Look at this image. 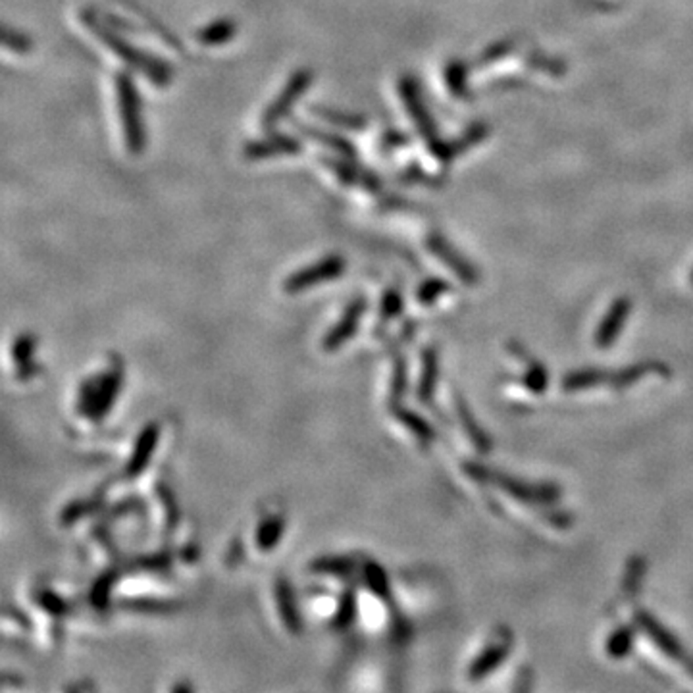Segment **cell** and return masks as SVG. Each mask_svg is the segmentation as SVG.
<instances>
[{"label": "cell", "mask_w": 693, "mask_h": 693, "mask_svg": "<svg viewBox=\"0 0 693 693\" xmlns=\"http://www.w3.org/2000/svg\"><path fill=\"white\" fill-rule=\"evenodd\" d=\"M443 289H445V284L440 282V280L426 282V284L420 287V291H419V299H420V303L428 305V303H431V301H436V299H438V295H440Z\"/></svg>", "instance_id": "d6a6232c"}, {"label": "cell", "mask_w": 693, "mask_h": 693, "mask_svg": "<svg viewBox=\"0 0 693 693\" xmlns=\"http://www.w3.org/2000/svg\"><path fill=\"white\" fill-rule=\"evenodd\" d=\"M457 409H459L460 420H462V424H464V428H466V431H468V436H471V440L480 447L481 453H488V449H490V440L485 438V433L481 431V428L474 422L471 410H468L466 405L460 403V401L457 403Z\"/></svg>", "instance_id": "44dd1931"}, {"label": "cell", "mask_w": 693, "mask_h": 693, "mask_svg": "<svg viewBox=\"0 0 693 693\" xmlns=\"http://www.w3.org/2000/svg\"><path fill=\"white\" fill-rule=\"evenodd\" d=\"M3 43L8 50L16 52V55H27V52L33 48V43L27 35L22 31H17V29H12V27H5Z\"/></svg>", "instance_id": "cb8c5ba5"}, {"label": "cell", "mask_w": 693, "mask_h": 693, "mask_svg": "<svg viewBox=\"0 0 693 693\" xmlns=\"http://www.w3.org/2000/svg\"><path fill=\"white\" fill-rule=\"evenodd\" d=\"M112 584H114V574H104V576L95 584L93 592H91V603L97 605L98 609H104V606L109 605V597H110Z\"/></svg>", "instance_id": "f1b7e54d"}, {"label": "cell", "mask_w": 693, "mask_h": 693, "mask_svg": "<svg viewBox=\"0 0 693 693\" xmlns=\"http://www.w3.org/2000/svg\"><path fill=\"white\" fill-rule=\"evenodd\" d=\"M603 381H611V374L601 372V370H582V372H572L563 379V388L566 391H578V389H587V388H595Z\"/></svg>", "instance_id": "d6986e66"}, {"label": "cell", "mask_w": 693, "mask_h": 693, "mask_svg": "<svg viewBox=\"0 0 693 693\" xmlns=\"http://www.w3.org/2000/svg\"><path fill=\"white\" fill-rule=\"evenodd\" d=\"M405 364L401 362V364H397V368H395V379H393V397H398V395H403V391H405Z\"/></svg>", "instance_id": "e575fe53"}, {"label": "cell", "mask_w": 693, "mask_h": 693, "mask_svg": "<svg viewBox=\"0 0 693 693\" xmlns=\"http://www.w3.org/2000/svg\"><path fill=\"white\" fill-rule=\"evenodd\" d=\"M345 268H346V263H345L343 256L329 254V256L318 260L316 264L305 266L297 272H293L291 275H287V280L284 282V289L289 295H295V293H301V291L310 289V287L334 282V280H337L339 275H343Z\"/></svg>", "instance_id": "5b68a950"}, {"label": "cell", "mask_w": 693, "mask_h": 693, "mask_svg": "<svg viewBox=\"0 0 693 693\" xmlns=\"http://www.w3.org/2000/svg\"><path fill=\"white\" fill-rule=\"evenodd\" d=\"M275 597H277V609H280L285 628L291 634H299L301 632V616L297 611V605H295L291 587L285 580L275 582Z\"/></svg>", "instance_id": "5bb4252c"}, {"label": "cell", "mask_w": 693, "mask_h": 693, "mask_svg": "<svg viewBox=\"0 0 693 693\" xmlns=\"http://www.w3.org/2000/svg\"><path fill=\"white\" fill-rule=\"evenodd\" d=\"M37 603L43 606L45 611H48V613H52V615H62V613L66 611V603H64V599H60L58 595H55L52 592H43V594H39Z\"/></svg>", "instance_id": "1f68e13d"}, {"label": "cell", "mask_w": 693, "mask_h": 693, "mask_svg": "<svg viewBox=\"0 0 693 693\" xmlns=\"http://www.w3.org/2000/svg\"><path fill=\"white\" fill-rule=\"evenodd\" d=\"M438 381V355L436 351H426L424 355V372L420 378V398L428 403V398L433 395Z\"/></svg>", "instance_id": "ffe728a7"}, {"label": "cell", "mask_w": 693, "mask_h": 693, "mask_svg": "<svg viewBox=\"0 0 693 693\" xmlns=\"http://www.w3.org/2000/svg\"><path fill=\"white\" fill-rule=\"evenodd\" d=\"M312 112H315L320 119L327 121V124L339 126V128L351 129V131L367 128V118L360 116V114H355V112H343V110L326 109V107H315V110Z\"/></svg>", "instance_id": "ac0fdd59"}, {"label": "cell", "mask_w": 693, "mask_h": 693, "mask_svg": "<svg viewBox=\"0 0 693 693\" xmlns=\"http://www.w3.org/2000/svg\"><path fill=\"white\" fill-rule=\"evenodd\" d=\"M301 152L299 139H295L287 133H270L264 139H256L243 149V156L251 162L277 159V156H293Z\"/></svg>", "instance_id": "52a82bcc"}, {"label": "cell", "mask_w": 693, "mask_h": 693, "mask_svg": "<svg viewBox=\"0 0 693 693\" xmlns=\"http://www.w3.org/2000/svg\"><path fill=\"white\" fill-rule=\"evenodd\" d=\"M526 384L535 393H543L547 389V372L543 370L542 364H537V362L532 364L526 374Z\"/></svg>", "instance_id": "f546056e"}, {"label": "cell", "mask_w": 693, "mask_h": 693, "mask_svg": "<svg viewBox=\"0 0 693 693\" xmlns=\"http://www.w3.org/2000/svg\"><path fill=\"white\" fill-rule=\"evenodd\" d=\"M121 389V372L114 368L102 376H95L85 381L79 393V409L89 414L91 420L104 419V414L110 412Z\"/></svg>", "instance_id": "3957f363"}, {"label": "cell", "mask_w": 693, "mask_h": 693, "mask_svg": "<svg viewBox=\"0 0 693 693\" xmlns=\"http://www.w3.org/2000/svg\"><path fill=\"white\" fill-rule=\"evenodd\" d=\"M398 420H401L405 426H409L414 433H419V438L422 440H433V429L428 426L426 420H422L419 414H414L410 410H397Z\"/></svg>", "instance_id": "4316f807"}, {"label": "cell", "mask_w": 693, "mask_h": 693, "mask_svg": "<svg viewBox=\"0 0 693 693\" xmlns=\"http://www.w3.org/2000/svg\"><path fill=\"white\" fill-rule=\"evenodd\" d=\"M312 79L315 78H312L310 69H297V72L291 74L287 83L282 87L280 95L268 104L263 119H260L263 121L260 126H263L264 129H274L284 118H287L291 109L301 100L305 91L312 85Z\"/></svg>", "instance_id": "277c9868"}, {"label": "cell", "mask_w": 693, "mask_h": 693, "mask_svg": "<svg viewBox=\"0 0 693 693\" xmlns=\"http://www.w3.org/2000/svg\"><path fill=\"white\" fill-rule=\"evenodd\" d=\"M474 476L478 478H490L491 481H495L499 488L507 490L511 495L522 499V501H528V502H545V501H553L557 499V491H554L553 488H535V485H526V483H520V481H514V480H509L507 476H499L495 472H490L485 471V468L481 466H476V468H468Z\"/></svg>", "instance_id": "9c48e42d"}, {"label": "cell", "mask_w": 693, "mask_h": 693, "mask_svg": "<svg viewBox=\"0 0 693 693\" xmlns=\"http://www.w3.org/2000/svg\"><path fill=\"white\" fill-rule=\"evenodd\" d=\"M401 308H403L401 295L395 293V291H389L384 295V299H381V308H379L381 318H386V320L395 318L398 312H401Z\"/></svg>", "instance_id": "4dcf8cb0"}, {"label": "cell", "mask_w": 693, "mask_h": 693, "mask_svg": "<svg viewBox=\"0 0 693 693\" xmlns=\"http://www.w3.org/2000/svg\"><path fill=\"white\" fill-rule=\"evenodd\" d=\"M364 576H367V582L368 585L372 587V592L381 595V597H388L389 595V585H388V578L384 574V570H381L378 564L374 563H368L367 568H364Z\"/></svg>", "instance_id": "484cf974"}, {"label": "cell", "mask_w": 693, "mask_h": 693, "mask_svg": "<svg viewBox=\"0 0 693 693\" xmlns=\"http://www.w3.org/2000/svg\"><path fill=\"white\" fill-rule=\"evenodd\" d=\"M100 16L102 14L95 8H85L81 12V20L85 27L89 29L102 45H107V48H110L114 55L124 60L129 67L141 72L152 85L164 87L171 81V67L162 58H156L149 55V52L133 48V45L118 33V27L112 26L107 17Z\"/></svg>", "instance_id": "6da1fadb"}, {"label": "cell", "mask_w": 693, "mask_h": 693, "mask_svg": "<svg viewBox=\"0 0 693 693\" xmlns=\"http://www.w3.org/2000/svg\"><path fill=\"white\" fill-rule=\"evenodd\" d=\"M33 351H35V337H31V336L17 337L14 341V346H12L14 362H17L20 367L26 368L31 360V357H33Z\"/></svg>", "instance_id": "83f0119b"}, {"label": "cell", "mask_w": 693, "mask_h": 693, "mask_svg": "<svg viewBox=\"0 0 693 693\" xmlns=\"http://www.w3.org/2000/svg\"><path fill=\"white\" fill-rule=\"evenodd\" d=\"M285 532V520L282 516H268L256 530V545L260 551H272L280 543Z\"/></svg>", "instance_id": "e0dca14e"}, {"label": "cell", "mask_w": 693, "mask_h": 693, "mask_svg": "<svg viewBox=\"0 0 693 693\" xmlns=\"http://www.w3.org/2000/svg\"><path fill=\"white\" fill-rule=\"evenodd\" d=\"M632 644H634V632L630 628H620L618 632L611 636L609 644H606V651H609L611 657L620 658L630 653Z\"/></svg>", "instance_id": "603a6c76"}, {"label": "cell", "mask_w": 693, "mask_h": 693, "mask_svg": "<svg viewBox=\"0 0 693 693\" xmlns=\"http://www.w3.org/2000/svg\"><path fill=\"white\" fill-rule=\"evenodd\" d=\"M628 312H630V303L626 299H620L611 306L609 315L605 316L603 324L599 326L597 334H595V345L597 346H601V349H606V346H611L616 341L624 322H626V318H628Z\"/></svg>", "instance_id": "7c38bea8"}, {"label": "cell", "mask_w": 693, "mask_h": 693, "mask_svg": "<svg viewBox=\"0 0 693 693\" xmlns=\"http://www.w3.org/2000/svg\"><path fill=\"white\" fill-rule=\"evenodd\" d=\"M691 282H693V277H691Z\"/></svg>", "instance_id": "d590c367"}, {"label": "cell", "mask_w": 693, "mask_h": 693, "mask_svg": "<svg viewBox=\"0 0 693 693\" xmlns=\"http://www.w3.org/2000/svg\"><path fill=\"white\" fill-rule=\"evenodd\" d=\"M636 622L639 624V628L644 630V632L655 641V644L658 646V649H663L668 657H672V658H676V661H678V663H682V665L689 670V674H693V658H689V657L686 655V651H684L682 646H680V641L676 639L667 628H663L661 624H658V622H657L649 613H646V611H637V613H636Z\"/></svg>", "instance_id": "ba28073f"}, {"label": "cell", "mask_w": 693, "mask_h": 693, "mask_svg": "<svg viewBox=\"0 0 693 693\" xmlns=\"http://www.w3.org/2000/svg\"><path fill=\"white\" fill-rule=\"evenodd\" d=\"M324 166L334 173V176L346 187H362L368 193H376L379 189V180L372 171L360 168L351 156H324Z\"/></svg>", "instance_id": "8992f818"}, {"label": "cell", "mask_w": 693, "mask_h": 693, "mask_svg": "<svg viewBox=\"0 0 693 693\" xmlns=\"http://www.w3.org/2000/svg\"><path fill=\"white\" fill-rule=\"evenodd\" d=\"M303 133L312 139V141L318 143V145H324L329 152L332 154H339V156H351V159H355V147L346 141V139L336 135V133H329V131H324V129H318V128H310V126H305L303 128Z\"/></svg>", "instance_id": "2e32d148"}, {"label": "cell", "mask_w": 693, "mask_h": 693, "mask_svg": "<svg viewBox=\"0 0 693 693\" xmlns=\"http://www.w3.org/2000/svg\"><path fill=\"white\" fill-rule=\"evenodd\" d=\"M237 35V24L232 17H220L211 24H206L202 29L197 31V41L204 47H220L230 43Z\"/></svg>", "instance_id": "4fadbf2b"}, {"label": "cell", "mask_w": 693, "mask_h": 693, "mask_svg": "<svg viewBox=\"0 0 693 693\" xmlns=\"http://www.w3.org/2000/svg\"><path fill=\"white\" fill-rule=\"evenodd\" d=\"M355 615H357V597L353 592H345L341 601H339L336 626H339V628L351 626L353 620H355Z\"/></svg>", "instance_id": "d4e9b609"}, {"label": "cell", "mask_w": 693, "mask_h": 693, "mask_svg": "<svg viewBox=\"0 0 693 693\" xmlns=\"http://www.w3.org/2000/svg\"><path fill=\"white\" fill-rule=\"evenodd\" d=\"M116 85V104L121 119V131L126 137V147L133 156H139L145 150L147 133L141 109V95L137 93V87L129 74L119 72L114 79Z\"/></svg>", "instance_id": "7a4b0ae2"}, {"label": "cell", "mask_w": 693, "mask_h": 693, "mask_svg": "<svg viewBox=\"0 0 693 693\" xmlns=\"http://www.w3.org/2000/svg\"><path fill=\"white\" fill-rule=\"evenodd\" d=\"M364 312H367V301L364 299H355L349 306L345 308L341 320L329 329L327 336L324 337V349L326 351H336L339 346H343L346 341L353 337V334L358 329L360 318Z\"/></svg>", "instance_id": "30bf717a"}, {"label": "cell", "mask_w": 693, "mask_h": 693, "mask_svg": "<svg viewBox=\"0 0 693 693\" xmlns=\"http://www.w3.org/2000/svg\"><path fill=\"white\" fill-rule=\"evenodd\" d=\"M351 564L353 563L349 559H343V557H324L312 563V572H318V574L343 576L351 570Z\"/></svg>", "instance_id": "7402d4cb"}, {"label": "cell", "mask_w": 693, "mask_h": 693, "mask_svg": "<svg viewBox=\"0 0 693 693\" xmlns=\"http://www.w3.org/2000/svg\"><path fill=\"white\" fill-rule=\"evenodd\" d=\"M509 651H511V641L509 639L501 641V644L490 646L488 649H485L476 658L474 665L471 667V672H468V674H471V678L472 680H480V678H483L485 674H490L491 670H495L501 665L502 658H505L509 655Z\"/></svg>", "instance_id": "9a60e30c"}, {"label": "cell", "mask_w": 693, "mask_h": 693, "mask_svg": "<svg viewBox=\"0 0 693 693\" xmlns=\"http://www.w3.org/2000/svg\"><path fill=\"white\" fill-rule=\"evenodd\" d=\"M160 441V426L159 422H149L141 433H139L137 440H135V445H133V450L129 455V460H128V466H126V474L128 476H139L141 472H145V468L149 466L150 462V457L154 455L156 450V445H159Z\"/></svg>", "instance_id": "8fae6325"}, {"label": "cell", "mask_w": 693, "mask_h": 693, "mask_svg": "<svg viewBox=\"0 0 693 693\" xmlns=\"http://www.w3.org/2000/svg\"><path fill=\"white\" fill-rule=\"evenodd\" d=\"M160 495H162V502H164V507H166V514H168V520H166V528H168V530H173V526H176V520H178V511H176V505H173V499H171V495H170L166 490H162V491H160Z\"/></svg>", "instance_id": "836d02e7"}]
</instances>
